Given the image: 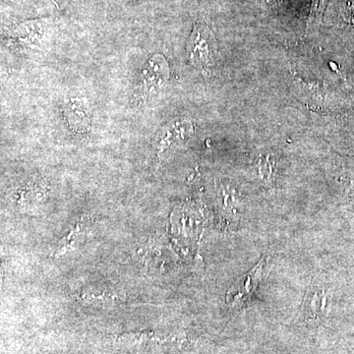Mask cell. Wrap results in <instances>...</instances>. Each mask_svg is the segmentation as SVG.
<instances>
[{
	"mask_svg": "<svg viewBox=\"0 0 354 354\" xmlns=\"http://www.w3.org/2000/svg\"><path fill=\"white\" fill-rule=\"evenodd\" d=\"M216 41L213 32L204 21H195L194 28L187 44L191 64L203 71H209L215 65Z\"/></svg>",
	"mask_w": 354,
	"mask_h": 354,
	"instance_id": "cell-1",
	"label": "cell"
},
{
	"mask_svg": "<svg viewBox=\"0 0 354 354\" xmlns=\"http://www.w3.org/2000/svg\"><path fill=\"white\" fill-rule=\"evenodd\" d=\"M266 262H267L266 257H263L259 264L255 266L253 270L245 274V277L241 279V283H237V286H234L232 290L228 291L227 297L228 302H232V304H237V302L242 304L250 298L259 283Z\"/></svg>",
	"mask_w": 354,
	"mask_h": 354,
	"instance_id": "cell-2",
	"label": "cell"
},
{
	"mask_svg": "<svg viewBox=\"0 0 354 354\" xmlns=\"http://www.w3.org/2000/svg\"><path fill=\"white\" fill-rule=\"evenodd\" d=\"M328 0H311V9H310L309 19L307 23V32H314L318 30Z\"/></svg>",
	"mask_w": 354,
	"mask_h": 354,
	"instance_id": "cell-3",
	"label": "cell"
},
{
	"mask_svg": "<svg viewBox=\"0 0 354 354\" xmlns=\"http://www.w3.org/2000/svg\"><path fill=\"white\" fill-rule=\"evenodd\" d=\"M344 14H346V19H348L351 24L354 25V0H346Z\"/></svg>",
	"mask_w": 354,
	"mask_h": 354,
	"instance_id": "cell-4",
	"label": "cell"
}]
</instances>
